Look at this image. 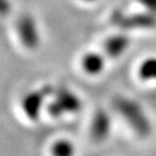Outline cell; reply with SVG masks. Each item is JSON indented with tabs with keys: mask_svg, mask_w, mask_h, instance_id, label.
Here are the masks:
<instances>
[{
	"mask_svg": "<svg viewBox=\"0 0 156 156\" xmlns=\"http://www.w3.org/2000/svg\"><path fill=\"white\" fill-rule=\"evenodd\" d=\"M53 93L55 89L49 86L27 93L21 101V108L24 116L29 120L36 122L41 117V112L45 105L46 98L49 97V95H53Z\"/></svg>",
	"mask_w": 156,
	"mask_h": 156,
	"instance_id": "3",
	"label": "cell"
},
{
	"mask_svg": "<svg viewBox=\"0 0 156 156\" xmlns=\"http://www.w3.org/2000/svg\"><path fill=\"white\" fill-rule=\"evenodd\" d=\"M112 22L124 29H149L156 26V16L153 13H141L134 15H124L122 13H115L112 15Z\"/></svg>",
	"mask_w": 156,
	"mask_h": 156,
	"instance_id": "4",
	"label": "cell"
},
{
	"mask_svg": "<svg viewBox=\"0 0 156 156\" xmlns=\"http://www.w3.org/2000/svg\"><path fill=\"white\" fill-rule=\"evenodd\" d=\"M81 109V98L67 87H59L57 90H55L53 98L46 106L49 115L53 118H60L65 115L78 113Z\"/></svg>",
	"mask_w": 156,
	"mask_h": 156,
	"instance_id": "2",
	"label": "cell"
},
{
	"mask_svg": "<svg viewBox=\"0 0 156 156\" xmlns=\"http://www.w3.org/2000/svg\"><path fill=\"white\" fill-rule=\"evenodd\" d=\"M128 46H129V38L127 36L113 35L106 39L105 44H104V50L110 58L116 59L126 52Z\"/></svg>",
	"mask_w": 156,
	"mask_h": 156,
	"instance_id": "7",
	"label": "cell"
},
{
	"mask_svg": "<svg viewBox=\"0 0 156 156\" xmlns=\"http://www.w3.org/2000/svg\"><path fill=\"white\" fill-rule=\"evenodd\" d=\"M81 67L88 75H97L104 71L105 59L98 52H88L81 59Z\"/></svg>",
	"mask_w": 156,
	"mask_h": 156,
	"instance_id": "8",
	"label": "cell"
},
{
	"mask_svg": "<svg viewBox=\"0 0 156 156\" xmlns=\"http://www.w3.org/2000/svg\"><path fill=\"white\" fill-rule=\"evenodd\" d=\"M9 8L11 7H9V4L7 0H0V14H2V15L7 14Z\"/></svg>",
	"mask_w": 156,
	"mask_h": 156,
	"instance_id": "12",
	"label": "cell"
},
{
	"mask_svg": "<svg viewBox=\"0 0 156 156\" xmlns=\"http://www.w3.org/2000/svg\"><path fill=\"white\" fill-rule=\"evenodd\" d=\"M17 34L22 45L28 50H36L39 45V34L34 19L29 15L22 16L17 22Z\"/></svg>",
	"mask_w": 156,
	"mask_h": 156,
	"instance_id": "5",
	"label": "cell"
},
{
	"mask_svg": "<svg viewBox=\"0 0 156 156\" xmlns=\"http://www.w3.org/2000/svg\"><path fill=\"white\" fill-rule=\"evenodd\" d=\"M139 4L144 6L149 13L156 14V0H139Z\"/></svg>",
	"mask_w": 156,
	"mask_h": 156,
	"instance_id": "11",
	"label": "cell"
},
{
	"mask_svg": "<svg viewBox=\"0 0 156 156\" xmlns=\"http://www.w3.org/2000/svg\"><path fill=\"white\" fill-rule=\"evenodd\" d=\"M51 156H74L75 145L68 139L56 140L51 146Z\"/></svg>",
	"mask_w": 156,
	"mask_h": 156,
	"instance_id": "9",
	"label": "cell"
},
{
	"mask_svg": "<svg viewBox=\"0 0 156 156\" xmlns=\"http://www.w3.org/2000/svg\"><path fill=\"white\" fill-rule=\"evenodd\" d=\"M111 133V118L109 113L98 109L94 113L91 124H90V135L96 142H103L105 141Z\"/></svg>",
	"mask_w": 156,
	"mask_h": 156,
	"instance_id": "6",
	"label": "cell"
},
{
	"mask_svg": "<svg viewBox=\"0 0 156 156\" xmlns=\"http://www.w3.org/2000/svg\"><path fill=\"white\" fill-rule=\"evenodd\" d=\"M115 108L139 136L147 138L151 134V124L139 103L127 97L119 96L115 100Z\"/></svg>",
	"mask_w": 156,
	"mask_h": 156,
	"instance_id": "1",
	"label": "cell"
},
{
	"mask_svg": "<svg viewBox=\"0 0 156 156\" xmlns=\"http://www.w3.org/2000/svg\"><path fill=\"white\" fill-rule=\"evenodd\" d=\"M139 78L144 81H156V58L151 57L141 62L139 67Z\"/></svg>",
	"mask_w": 156,
	"mask_h": 156,
	"instance_id": "10",
	"label": "cell"
},
{
	"mask_svg": "<svg viewBox=\"0 0 156 156\" xmlns=\"http://www.w3.org/2000/svg\"><path fill=\"white\" fill-rule=\"evenodd\" d=\"M87 1H91V0H87Z\"/></svg>",
	"mask_w": 156,
	"mask_h": 156,
	"instance_id": "13",
	"label": "cell"
}]
</instances>
